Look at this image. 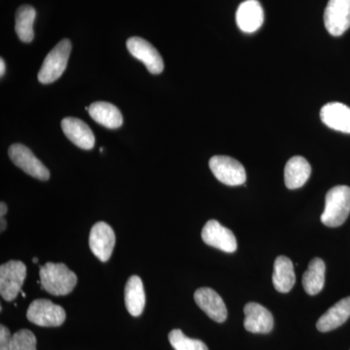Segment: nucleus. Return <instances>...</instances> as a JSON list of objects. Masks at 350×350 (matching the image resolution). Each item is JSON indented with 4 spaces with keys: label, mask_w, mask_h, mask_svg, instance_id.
I'll return each mask as SVG.
<instances>
[{
    "label": "nucleus",
    "mask_w": 350,
    "mask_h": 350,
    "mask_svg": "<svg viewBox=\"0 0 350 350\" xmlns=\"http://www.w3.org/2000/svg\"><path fill=\"white\" fill-rule=\"evenodd\" d=\"M11 161L25 174L39 180L46 181L50 178V172L41 161L36 158L31 149L23 144L11 145L8 151Z\"/></svg>",
    "instance_id": "obj_7"
},
{
    "label": "nucleus",
    "mask_w": 350,
    "mask_h": 350,
    "mask_svg": "<svg viewBox=\"0 0 350 350\" xmlns=\"http://www.w3.org/2000/svg\"><path fill=\"white\" fill-rule=\"evenodd\" d=\"M145 292L142 278L133 275L125 287V303L128 312L133 317H139L145 308Z\"/></svg>",
    "instance_id": "obj_21"
},
{
    "label": "nucleus",
    "mask_w": 350,
    "mask_h": 350,
    "mask_svg": "<svg viewBox=\"0 0 350 350\" xmlns=\"http://www.w3.org/2000/svg\"><path fill=\"white\" fill-rule=\"evenodd\" d=\"M312 174V167L305 158L295 156L288 161L284 167L285 185L290 190L303 187Z\"/></svg>",
    "instance_id": "obj_17"
},
{
    "label": "nucleus",
    "mask_w": 350,
    "mask_h": 350,
    "mask_svg": "<svg viewBox=\"0 0 350 350\" xmlns=\"http://www.w3.org/2000/svg\"><path fill=\"white\" fill-rule=\"evenodd\" d=\"M126 48L131 56L139 59L146 66L152 75H160L163 70V61L158 50L148 41L133 36L126 41Z\"/></svg>",
    "instance_id": "obj_9"
},
{
    "label": "nucleus",
    "mask_w": 350,
    "mask_h": 350,
    "mask_svg": "<svg viewBox=\"0 0 350 350\" xmlns=\"http://www.w3.org/2000/svg\"><path fill=\"white\" fill-rule=\"evenodd\" d=\"M27 276V267L21 261H9L0 266V294L7 301H12L22 291Z\"/></svg>",
    "instance_id": "obj_4"
},
{
    "label": "nucleus",
    "mask_w": 350,
    "mask_h": 350,
    "mask_svg": "<svg viewBox=\"0 0 350 350\" xmlns=\"http://www.w3.org/2000/svg\"><path fill=\"white\" fill-rule=\"evenodd\" d=\"M12 337L6 326H0V350H11Z\"/></svg>",
    "instance_id": "obj_26"
},
{
    "label": "nucleus",
    "mask_w": 350,
    "mask_h": 350,
    "mask_svg": "<svg viewBox=\"0 0 350 350\" xmlns=\"http://www.w3.org/2000/svg\"><path fill=\"white\" fill-rule=\"evenodd\" d=\"M88 111L96 123L105 128L114 130L123 125L122 113L112 103L98 101V103H94Z\"/></svg>",
    "instance_id": "obj_19"
},
{
    "label": "nucleus",
    "mask_w": 350,
    "mask_h": 350,
    "mask_svg": "<svg viewBox=\"0 0 350 350\" xmlns=\"http://www.w3.org/2000/svg\"><path fill=\"white\" fill-rule=\"evenodd\" d=\"M71 47L70 40L63 39L47 55L38 72V81L41 84H50L63 75L68 66Z\"/></svg>",
    "instance_id": "obj_3"
},
{
    "label": "nucleus",
    "mask_w": 350,
    "mask_h": 350,
    "mask_svg": "<svg viewBox=\"0 0 350 350\" xmlns=\"http://www.w3.org/2000/svg\"><path fill=\"white\" fill-rule=\"evenodd\" d=\"M350 213V188L335 186L329 190L325 198V208L321 222L327 227L336 228L344 224Z\"/></svg>",
    "instance_id": "obj_2"
},
{
    "label": "nucleus",
    "mask_w": 350,
    "mask_h": 350,
    "mask_svg": "<svg viewBox=\"0 0 350 350\" xmlns=\"http://www.w3.org/2000/svg\"><path fill=\"white\" fill-rule=\"evenodd\" d=\"M169 340L175 350H208L204 342L188 338L179 329L170 332Z\"/></svg>",
    "instance_id": "obj_24"
},
{
    "label": "nucleus",
    "mask_w": 350,
    "mask_h": 350,
    "mask_svg": "<svg viewBox=\"0 0 350 350\" xmlns=\"http://www.w3.org/2000/svg\"><path fill=\"white\" fill-rule=\"evenodd\" d=\"M62 129L66 137L72 144L84 150L94 148L96 138L93 131L82 120L68 117L62 121Z\"/></svg>",
    "instance_id": "obj_15"
},
{
    "label": "nucleus",
    "mask_w": 350,
    "mask_h": 350,
    "mask_svg": "<svg viewBox=\"0 0 350 350\" xmlns=\"http://www.w3.org/2000/svg\"><path fill=\"white\" fill-rule=\"evenodd\" d=\"M7 213V206L5 202H1L0 204V217H4Z\"/></svg>",
    "instance_id": "obj_27"
},
{
    "label": "nucleus",
    "mask_w": 350,
    "mask_h": 350,
    "mask_svg": "<svg viewBox=\"0 0 350 350\" xmlns=\"http://www.w3.org/2000/svg\"><path fill=\"white\" fill-rule=\"evenodd\" d=\"M320 119L332 130L350 133V107L344 103H327L320 110Z\"/></svg>",
    "instance_id": "obj_16"
},
{
    "label": "nucleus",
    "mask_w": 350,
    "mask_h": 350,
    "mask_svg": "<svg viewBox=\"0 0 350 350\" xmlns=\"http://www.w3.org/2000/svg\"><path fill=\"white\" fill-rule=\"evenodd\" d=\"M36 18V11L31 5L21 6L16 13L15 29L18 38L25 43L33 40V23Z\"/></svg>",
    "instance_id": "obj_23"
},
{
    "label": "nucleus",
    "mask_w": 350,
    "mask_h": 350,
    "mask_svg": "<svg viewBox=\"0 0 350 350\" xmlns=\"http://www.w3.org/2000/svg\"><path fill=\"white\" fill-rule=\"evenodd\" d=\"M325 262L320 258H314L308 265L303 275V286L310 296L322 291L325 284Z\"/></svg>",
    "instance_id": "obj_22"
},
{
    "label": "nucleus",
    "mask_w": 350,
    "mask_h": 350,
    "mask_svg": "<svg viewBox=\"0 0 350 350\" xmlns=\"http://www.w3.org/2000/svg\"><path fill=\"white\" fill-rule=\"evenodd\" d=\"M11 350H36V338L31 331L23 329L14 334Z\"/></svg>",
    "instance_id": "obj_25"
},
{
    "label": "nucleus",
    "mask_w": 350,
    "mask_h": 350,
    "mask_svg": "<svg viewBox=\"0 0 350 350\" xmlns=\"http://www.w3.org/2000/svg\"><path fill=\"white\" fill-rule=\"evenodd\" d=\"M32 262H33L34 264H36V262H38V258H33V259H32Z\"/></svg>",
    "instance_id": "obj_30"
},
{
    "label": "nucleus",
    "mask_w": 350,
    "mask_h": 350,
    "mask_svg": "<svg viewBox=\"0 0 350 350\" xmlns=\"http://www.w3.org/2000/svg\"><path fill=\"white\" fill-rule=\"evenodd\" d=\"M115 232L105 222H98L93 226L90 232V250L101 262H107L114 250Z\"/></svg>",
    "instance_id": "obj_10"
},
{
    "label": "nucleus",
    "mask_w": 350,
    "mask_h": 350,
    "mask_svg": "<svg viewBox=\"0 0 350 350\" xmlns=\"http://www.w3.org/2000/svg\"><path fill=\"white\" fill-rule=\"evenodd\" d=\"M244 328L254 334H268L273 328V317L269 310L258 303H248L244 306Z\"/></svg>",
    "instance_id": "obj_13"
},
{
    "label": "nucleus",
    "mask_w": 350,
    "mask_h": 350,
    "mask_svg": "<svg viewBox=\"0 0 350 350\" xmlns=\"http://www.w3.org/2000/svg\"><path fill=\"white\" fill-rule=\"evenodd\" d=\"M350 317V297L338 301L336 305L332 306L317 323L319 331L330 332L345 324Z\"/></svg>",
    "instance_id": "obj_18"
},
{
    "label": "nucleus",
    "mask_w": 350,
    "mask_h": 350,
    "mask_svg": "<svg viewBox=\"0 0 350 350\" xmlns=\"http://www.w3.org/2000/svg\"><path fill=\"white\" fill-rule=\"evenodd\" d=\"M209 167L214 176L225 185L239 186L245 183V169L231 157L214 156L209 160Z\"/></svg>",
    "instance_id": "obj_6"
},
{
    "label": "nucleus",
    "mask_w": 350,
    "mask_h": 350,
    "mask_svg": "<svg viewBox=\"0 0 350 350\" xmlns=\"http://www.w3.org/2000/svg\"><path fill=\"white\" fill-rule=\"evenodd\" d=\"M324 24L331 36H342L350 27V0H329Z\"/></svg>",
    "instance_id": "obj_8"
},
{
    "label": "nucleus",
    "mask_w": 350,
    "mask_h": 350,
    "mask_svg": "<svg viewBox=\"0 0 350 350\" xmlns=\"http://www.w3.org/2000/svg\"><path fill=\"white\" fill-rule=\"evenodd\" d=\"M196 304L214 321L222 323L227 319V308L217 292L208 287H202L195 292Z\"/></svg>",
    "instance_id": "obj_12"
},
{
    "label": "nucleus",
    "mask_w": 350,
    "mask_h": 350,
    "mask_svg": "<svg viewBox=\"0 0 350 350\" xmlns=\"http://www.w3.org/2000/svg\"><path fill=\"white\" fill-rule=\"evenodd\" d=\"M21 293H22V295H23V297H24V298H25V294L24 293V292H23V291H21Z\"/></svg>",
    "instance_id": "obj_31"
},
{
    "label": "nucleus",
    "mask_w": 350,
    "mask_h": 350,
    "mask_svg": "<svg viewBox=\"0 0 350 350\" xmlns=\"http://www.w3.org/2000/svg\"><path fill=\"white\" fill-rule=\"evenodd\" d=\"M40 282L48 293L64 296L75 289L77 276L63 262H46L40 267Z\"/></svg>",
    "instance_id": "obj_1"
},
{
    "label": "nucleus",
    "mask_w": 350,
    "mask_h": 350,
    "mask_svg": "<svg viewBox=\"0 0 350 350\" xmlns=\"http://www.w3.org/2000/svg\"><path fill=\"white\" fill-rule=\"evenodd\" d=\"M5 73V63H4L3 59H0V76H3Z\"/></svg>",
    "instance_id": "obj_28"
},
{
    "label": "nucleus",
    "mask_w": 350,
    "mask_h": 350,
    "mask_svg": "<svg viewBox=\"0 0 350 350\" xmlns=\"http://www.w3.org/2000/svg\"><path fill=\"white\" fill-rule=\"evenodd\" d=\"M27 317L38 326L59 327L64 323L66 314L62 306L46 299H38L29 305Z\"/></svg>",
    "instance_id": "obj_5"
},
{
    "label": "nucleus",
    "mask_w": 350,
    "mask_h": 350,
    "mask_svg": "<svg viewBox=\"0 0 350 350\" xmlns=\"http://www.w3.org/2000/svg\"><path fill=\"white\" fill-rule=\"evenodd\" d=\"M0 221H1V232L4 231V230L6 229V225H7V223H6V220H5V218L4 217H0Z\"/></svg>",
    "instance_id": "obj_29"
},
{
    "label": "nucleus",
    "mask_w": 350,
    "mask_h": 350,
    "mask_svg": "<svg viewBox=\"0 0 350 350\" xmlns=\"http://www.w3.org/2000/svg\"><path fill=\"white\" fill-rule=\"evenodd\" d=\"M296 282L294 265L286 256H278L273 266V283L276 291L288 293Z\"/></svg>",
    "instance_id": "obj_20"
},
{
    "label": "nucleus",
    "mask_w": 350,
    "mask_h": 350,
    "mask_svg": "<svg viewBox=\"0 0 350 350\" xmlns=\"http://www.w3.org/2000/svg\"><path fill=\"white\" fill-rule=\"evenodd\" d=\"M237 25L241 31L253 33L264 23V10L258 0H245L239 6L236 14Z\"/></svg>",
    "instance_id": "obj_14"
},
{
    "label": "nucleus",
    "mask_w": 350,
    "mask_h": 350,
    "mask_svg": "<svg viewBox=\"0 0 350 350\" xmlns=\"http://www.w3.org/2000/svg\"><path fill=\"white\" fill-rule=\"evenodd\" d=\"M202 239L207 245L213 246L227 253H232L238 248L236 237L216 220H209L202 231Z\"/></svg>",
    "instance_id": "obj_11"
}]
</instances>
